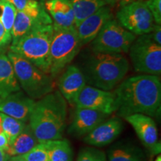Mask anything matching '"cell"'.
Instances as JSON below:
<instances>
[{
  "label": "cell",
  "mask_w": 161,
  "mask_h": 161,
  "mask_svg": "<svg viewBox=\"0 0 161 161\" xmlns=\"http://www.w3.org/2000/svg\"><path fill=\"white\" fill-rule=\"evenodd\" d=\"M116 20L135 35L150 33L155 24L152 14L143 0L120 8L116 14Z\"/></svg>",
  "instance_id": "cell-9"
},
{
  "label": "cell",
  "mask_w": 161,
  "mask_h": 161,
  "mask_svg": "<svg viewBox=\"0 0 161 161\" xmlns=\"http://www.w3.org/2000/svg\"><path fill=\"white\" fill-rule=\"evenodd\" d=\"M124 119L132 126L141 142L152 155L160 154L161 145L159 142L158 130L152 117L136 114Z\"/></svg>",
  "instance_id": "cell-11"
},
{
  "label": "cell",
  "mask_w": 161,
  "mask_h": 161,
  "mask_svg": "<svg viewBox=\"0 0 161 161\" xmlns=\"http://www.w3.org/2000/svg\"><path fill=\"white\" fill-rule=\"evenodd\" d=\"M108 161H146V156L140 147L129 142H119L108 150Z\"/></svg>",
  "instance_id": "cell-20"
},
{
  "label": "cell",
  "mask_w": 161,
  "mask_h": 161,
  "mask_svg": "<svg viewBox=\"0 0 161 161\" xmlns=\"http://www.w3.org/2000/svg\"><path fill=\"white\" fill-rule=\"evenodd\" d=\"M113 18L114 15L110 7L104 5L84 19L76 27L81 45H85L92 42L104 24Z\"/></svg>",
  "instance_id": "cell-16"
},
{
  "label": "cell",
  "mask_w": 161,
  "mask_h": 161,
  "mask_svg": "<svg viewBox=\"0 0 161 161\" xmlns=\"http://www.w3.org/2000/svg\"><path fill=\"white\" fill-rule=\"evenodd\" d=\"M106 5L113 8H120L129 5L134 2L141 1V0H103Z\"/></svg>",
  "instance_id": "cell-30"
},
{
  "label": "cell",
  "mask_w": 161,
  "mask_h": 161,
  "mask_svg": "<svg viewBox=\"0 0 161 161\" xmlns=\"http://www.w3.org/2000/svg\"><path fill=\"white\" fill-rule=\"evenodd\" d=\"M76 27L61 28L53 25L50 45L49 75L55 78L72 61L81 48Z\"/></svg>",
  "instance_id": "cell-6"
},
{
  "label": "cell",
  "mask_w": 161,
  "mask_h": 161,
  "mask_svg": "<svg viewBox=\"0 0 161 161\" xmlns=\"http://www.w3.org/2000/svg\"><path fill=\"white\" fill-rule=\"evenodd\" d=\"M21 90L7 54L0 49V97Z\"/></svg>",
  "instance_id": "cell-19"
},
{
  "label": "cell",
  "mask_w": 161,
  "mask_h": 161,
  "mask_svg": "<svg viewBox=\"0 0 161 161\" xmlns=\"http://www.w3.org/2000/svg\"><path fill=\"white\" fill-rule=\"evenodd\" d=\"M75 106L97 110L109 116L117 110L114 91H107L87 84L76 98Z\"/></svg>",
  "instance_id": "cell-10"
},
{
  "label": "cell",
  "mask_w": 161,
  "mask_h": 161,
  "mask_svg": "<svg viewBox=\"0 0 161 161\" xmlns=\"http://www.w3.org/2000/svg\"><path fill=\"white\" fill-rule=\"evenodd\" d=\"M67 104L58 90L36 101L29 125L39 142L63 138Z\"/></svg>",
  "instance_id": "cell-2"
},
{
  "label": "cell",
  "mask_w": 161,
  "mask_h": 161,
  "mask_svg": "<svg viewBox=\"0 0 161 161\" xmlns=\"http://www.w3.org/2000/svg\"><path fill=\"white\" fill-rule=\"evenodd\" d=\"M15 8L17 11H24L26 9L35 8L43 3L40 0H5Z\"/></svg>",
  "instance_id": "cell-28"
},
{
  "label": "cell",
  "mask_w": 161,
  "mask_h": 161,
  "mask_svg": "<svg viewBox=\"0 0 161 161\" xmlns=\"http://www.w3.org/2000/svg\"><path fill=\"white\" fill-rule=\"evenodd\" d=\"M75 108L74 117L67 131L68 134L78 137L86 136L96 126L110 117L109 115L97 110L77 107Z\"/></svg>",
  "instance_id": "cell-15"
},
{
  "label": "cell",
  "mask_w": 161,
  "mask_h": 161,
  "mask_svg": "<svg viewBox=\"0 0 161 161\" xmlns=\"http://www.w3.org/2000/svg\"><path fill=\"white\" fill-rule=\"evenodd\" d=\"M136 37L113 18L104 24L92 41V49L102 53H125L129 51Z\"/></svg>",
  "instance_id": "cell-7"
},
{
  "label": "cell",
  "mask_w": 161,
  "mask_h": 161,
  "mask_svg": "<svg viewBox=\"0 0 161 161\" xmlns=\"http://www.w3.org/2000/svg\"><path fill=\"white\" fill-rule=\"evenodd\" d=\"M8 157L5 151L0 149V161H7Z\"/></svg>",
  "instance_id": "cell-34"
},
{
  "label": "cell",
  "mask_w": 161,
  "mask_h": 161,
  "mask_svg": "<svg viewBox=\"0 0 161 161\" xmlns=\"http://www.w3.org/2000/svg\"><path fill=\"white\" fill-rule=\"evenodd\" d=\"M128 52L132 65L136 72L160 75L161 46L153 41L148 34L136 37Z\"/></svg>",
  "instance_id": "cell-8"
},
{
  "label": "cell",
  "mask_w": 161,
  "mask_h": 161,
  "mask_svg": "<svg viewBox=\"0 0 161 161\" xmlns=\"http://www.w3.org/2000/svg\"><path fill=\"white\" fill-rule=\"evenodd\" d=\"M44 6L52 19V25L61 28L75 27L73 9L69 0H50Z\"/></svg>",
  "instance_id": "cell-18"
},
{
  "label": "cell",
  "mask_w": 161,
  "mask_h": 161,
  "mask_svg": "<svg viewBox=\"0 0 161 161\" xmlns=\"http://www.w3.org/2000/svg\"><path fill=\"white\" fill-rule=\"evenodd\" d=\"M25 161H47V147L45 142H39L31 150L22 155Z\"/></svg>",
  "instance_id": "cell-27"
},
{
  "label": "cell",
  "mask_w": 161,
  "mask_h": 161,
  "mask_svg": "<svg viewBox=\"0 0 161 161\" xmlns=\"http://www.w3.org/2000/svg\"><path fill=\"white\" fill-rule=\"evenodd\" d=\"M86 85L85 78L78 66H68L58 81V91L66 102L75 105V101Z\"/></svg>",
  "instance_id": "cell-17"
},
{
  "label": "cell",
  "mask_w": 161,
  "mask_h": 161,
  "mask_svg": "<svg viewBox=\"0 0 161 161\" xmlns=\"http://www.w3.org/2000/svg\"><path fill=\"white\" fill-rule=\"evenodd\" d=\"M8 146L9 143L6 136L4 134H0V149L4 150L6 152L8 148Z\"/></svg>",
  "instance_id": "cell-33"
},
{
  "label": "cell",
  "mask_w": 161,
  "mask_h": 161,
  "mask_svg": "<svg viewBox=\"0 0 161 161\" xmlns=\"http://www.w3.org/2000/svg\"><path fill=\"white\" fill-rule=\"evenodd\" d=\"M2 119H3V128L4 134L8 139L9 145L13 142L14 140L23 131L27 124L22 121L18 120L11 116L0 113Z\"/></svg>",
  "instance_id": "cell-24"
},
{
  "label": "cell",
  "mask_w": 161,
  "mask_h": 161,
  "mask_svg": "<svg viewBox=\"0 0 161 161\" xmlns=\"http://www.w3.org/2000/svg\"><path fill=\"white\" fill-rule=\"evenodd\" d=\"M17 10L5 0H0V21L5 27L7 34L11 37V31L14 23Z\"/></svg>",
  "instance_id": "cell-25"
},
{
  "label": "cell",
  "mask_w": 161,
  "mask_h": 161,
  "mask_svg": "<svg viewBox=\"0 0 161 161\" xmlns=\"http://www.w3.org/2000/svg\"><path fill=\"white\" fill-rule=\"evenodd\" d=\"M76 161H108V160L103 151L92 146L82 148Z\"/></svg>",
  "instance_id": "cell-26"
},
{
  "label": "cell",
  "mask_w": 161,
  "mask_h": 161,
  "mask_svg": "<svg viewBox=\"0 0 161 161\" xmlns=\"http://www.w3.org/2000/svg\"><path fill=\"white\" fill-rule=\"evenodd\" d=\"M41 2H43V3H45L46 1H50V0H40Z\"/></svg>",
  "instance_id": "cell-38"
},
{
  "label": "cell",
  "mask_w": 161,
  "mask_h": 161,
  "mask_svg": "<svg viewBox=\"0 0 161 161\" xmlns=\"http://www.w3.org/2000/svg\"><path fill=\"white\" fill-rule=\"evenodd\" d=\"M153 41L155 42L157 44L161 46V27L160 25L154 24V27L150 33L148 34Z\"/></svg>",
  "instance_id": "cell-31"
},
{
  "label": "cell",
  "mask_w": 161,
  "mask_h": 161,
  "mask_svg": "<svg viewBox=\"0 0 161 161\" xmlns=\"http://www.w3.org/2000/svg\"><path fill=\"white\" fill-rule=\"evenodd\" d=\"M124 129L122 119L114 116L108 117L92 131L86 134L84 141L92 147H103L112 143Z\"/></svg>",
  "instance_id": "cell-13"
},
{
  "label": "cell",
  "mask_w": 161,
  "mask_h": 161,
  "mask_svg": "<svg viewBox=\"0 0 161 161\" xmlns=\"http://www.w3.org/2000/svg\"><path fill=\"white\" fill-rule=\"evenodd\" d=\"M52 24V19L44 6V3L35 8L17 11L11 31L12 43H14L35 26Z\"/></svg>",
  "instance_id": "cell-12"
},
{
  "label": "cell",
  "mask_w": 161,
  "mask_h": 161,
  "mask_svg": "<svg viewBox=\"0 0 161 161\" xmlns=\"http://www.w3.org/2000/svg\"><path fill=\"white\" fill-rule=\"evenodd\" d=\"M11 41V37L6 32L5 27L0 21V48L3 47Z\"/></svg>",
  "instance_id": "cell-32"
},
{
  "label": "cell",
  "mask_w": 161,
  "mask_h": 161,
  "mask_svg": "<svg viewBox=\"0 0 161 161\" xmlns=\"http://www.w3.org/2000/svg\"><path fill=\"white\" fill-rule=\"evenodd\" d=\"M7 161H25L22 156H14L8 157Z\"/></svg>",
  "instance_id": "cell-35"
},
{
  "label": "cell",
  "mask_w": 161,
  "mask_h": 161,
  "mask_svg": "<svg viewBox=\"0 0 161 161\" xmlns=\"http://www.w3.org/2000/svg\"><path fill=\"white\" fill-rule=\"evenodd\" d=\"M52 33V24L35 26L16 43H12L10 51L20 55L42 71L49 74V50Z\"/></svg>",
  "instance_id": "cell-4"
},
{
  "label": "cell",
  "mask_w": 161,
  "mask_h": 161,
  "mask_svg": "<svg viewBox=\"0 0 161 161\" xmlns=\"http://www.w3.org/2000/svg\"><path fill=\"white\" fill-rule=\"evenodd\" d=\"M7 55L11 60L20 87L29 97L38 100L53 92L55 83L49 74L42 71L37 66L14 52L10 51Z\"/></svg>",
  "instance_id": "cell-5"
},
{
  "label": "cell",
  "mask_w": 161,
  "mask_h": 161,
  "mask_svg": "<svg viewBox=\"0 0 161 161\" xmlns=\"http://www.w3.org/2000/svg\"><path fill=\"white\" fill-rule=\"evenodd\" d=\"M47 147V161H72L73 152L69 141L66 139L44 142Z\"/></svg>",
  "instance_id": "cell-22"
},
{
  "label": "cell",
  "mask_w": 161,
  "mask_h": 161,
  "mask_svg": "<svg viewBox=\"0 0 161 161\" xmlns=\"http://www.w3.org/2000/svg\"><path fill=\"white\" fill-rule=\"evenodd\" d=\"M4 134L3 128V119H2L1 115H0V134Z\"/></svg>",
  "instance_id": "cell-36"
},
{
  "label": "cell",
  "mask_w": 161,
  "mask_h": 161,
  "mask_svg": "<svg viewBox=\"0 0 161 161\" xmlns=\"http://www.w3.org/2000/svg\"><path fill=\"white\" fill-rule=\"evenodd\" d=\"M73 9L75 27L86 17L106 5L103 0H69Z\"/></svg>",
  "instance_id": "cell-23"
},
{
  "label": "cell",
  "mask_w": 161,
  "mask_h": 161,
  "mask_svg": "<svg viewBox=\"0 0 161 161\" xmlns=\"http://www.w3.org/2000/svg\"><path fill=\"white\" fill-rule=\"evenodd\" d=\"M114 92L119 117L136 114L151 117L160 115L161 82L159 76L148 74L131 76L123 80Z\"/></svg>",
  "instance_id": "cell-1"
},
{
  "label": "cell",
  "mask_w": 161,
  "mask_h": 161,
  "mask_svg": "<svg viewBox=\"0 0 161 161\" xmlns=\"http://www.w3.org/2000/svg\"><path fill=\"white\" fill-rule=\"evenodd\" d=\"M155 161H161V158H160V155L158 156V158H156Z\"/></svg>",
  "instance_id": "cell-37"
},
{
  "label": "cell",
  "mask_w": 161,
  "mask_h": 161,
  "mask_svg": "<svg viewBox=\"0 0 161 161\" xmlns=\"http://www.w3.org/2000/svg\"><path fill=\"white\" fill-rule=\"evenodd\" d=\"M80 70L87 85L111 91L128 73L129 63L122 54L93 52Z\"/></svg>",
  "instance_id": "cell-3"
},
{
  "label": "cell",
  "mask_w": 161,
  "mask_h": 161,
  "mask_svg": "<svg viewBox=\"0 0 161 161\" xmlns=\"http://www.w3.org/2000/svg\"><path fill=\"white\" fill-rule=\"evenodd\" d=\"M38 143L29 125H26L23 131L9 145L6 153L9 157L24 155Z\"/></svg>",
  "instance_id": "cell-21"
},
{
  "label": "cell",
  "mask_w": 161,
  "mask_h": 161,
  "mask_svg": "<svg viewBox=\"0 0 161 161\" xmlns=\"http://www.w3.org/2000/svg\"><path fill=\"white\" fill-rule=\"evenodd\" d=\"M147 6L152 14L156 24H161V0H147Z\"/></svg>",
  "instance_id": "cell-29"
},
{
  "label": "cell",
  "mask_w": 161,
  "mask_h": 161,
  "mask_svg": "<svg viewBox=\"0 0 161 161\" xmlns=\"http://www.w3.org/2000/svg\"><path fill=\"white\" fill-rule=\"evenodd\" d=\"M35 102L19 90L0 97V113L27 123Z\"/></svg>",
  "instance_id": "cell-14"
}]
</instances>
